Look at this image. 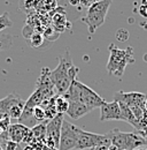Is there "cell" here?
<instances>
[{"mask_svg":"<svg viewBox=\"0 0 147 150\" xmlns=\"http://www.w3.org/2000/svg\"><path fill=\"white\" fill-rule=\"evenodd\" d=\"M78 67L74 65L69 52H66L59 58V64L53 71L50 72V79L54 86L56 94L64 95L73 81L77 79Z\"/></svg>","mask_w":147,"mask_h":150,"instance_id":"obj_1","label":"cell"},{"mask_svg":"<svg viewBox=\"0 0 147 150\" xmlns=\"http://www.w3.org/2000/svg\"><path fill=\"white\" fill-rule=\"evenodd\" d=\"M62 96H64L68 100L82 103L92 110H94L97 108L100 109L106 102L100 95L97 94L93 89H91L90 87H88L86 84H84L83 82H80L77 79L73 81L68 91Z\"/></svg>","mask_w":147,"mask_h":150,"instance_id":"obj_2","label":"cell"},{"mask_svg":"<svg viewBox=\"0 0 147 150\" xmlns=\"http://www.w3.org/2000/svg\"><path fill=\"white\" fill-rule=\"evenodd\" d=\"M109 59L107 64L108 74L121 77L124 74L125 67L130 64H134V53L133 47L128 46L127 49L122 50L118 49L115 44L109 45Z\"/></svg>","mask_w":147,"mask_h":150,"instance_id":"obj_3","label":"cell"},{"mask_svg":"<svg viewBox=\"0 0 147 150\" xmlns=\"http://www.w3.org/2000/svg\"><path fill=\"white\" fill-rule=\"evenodd\" d=\"M110 143L118 150H136L147 146V142L137 132H122L118 129H111L107 133Z\"/></svg>","mask_w":147,"mask_h":150,"instance_id":"obj_4","label":"cell"},{"mask_svg":"<svg viewBox=\"0 0 147 150\" xmlns=\"http://www.w3.org/2000/svg\"><path fill=\"white\" fill-rule=\"evenodd\" d=\"M111 2L113 0H99L88 8L86 15L82 18V21L86 24L90 34H94L95 30L105 23Z\"/></svg>","mask_w":147,"mask_h":150,"instance_id":"obj_5","label":"cell"},{"mask_svg":"<svg viewBox=\"0 0 147 150\" xmlns=\"http://www.w3.org/2000/svg\"><path fill=\"white\" fill-rule=\"evenodd\" d=\"M146 98L147 95L143 94V93H138V91L127 93V91L120 90V91L115 93V95H114V100L125 104L131 110V112L133 113V115H134V118H136L138 124H139V121L141 120V118L144 117V114L146 112V109H145Z\"/></svg>","mask_w":147,"mask_h":150,"instance_id":"obj_6","label":"cell"},{"mask_svg":"<svg viewBox=\"0 0 147 150\" xmlns=\"http://www.w3.org/2000/svg\"><path fill=\"white\" fill-rule=\"evenodd\" d=\"M110 140L107 136V134H97L91 132L84 131L83 128L79 132L76 150H85V149H93L95 147L100 146H110Z\"/></svg>","mask_w":147,"mask_h":150,"instance_id":"obj_7","label":"cell"},{"mask_svg":"<svg viewBox=\"0 0 147 150\" xmlns=\"http://www.w3.org/2000/svg\"><path fill=\"white\" fill-rule=\"evenodd\" d=\"M24 106L25 102L14 94L0 99V113L12 119H18L23 112Z\"/></svg>","mask_w":147,"mask_h":150,"instance_id":"obj_8","label":"cell"},{"mask_svg":"<svg viewBox=\"0 0 147 150\" xmlns=\"http://www.w3.org/2000/svg\"><path fill=\"white\" fill-rule=\"evenodd\" d=\"M80 129H82L80 127L73 125L71 122H69L67 120H63L62 127H61V136H60L59 150L75 149Z\"/></svg>","mask_w":147,"mask_h":150,"instance_id":"obj_9","label":"cell"},{"mask_svg":"<svg viewBox=\"0 0 147 150\" xmlns=\"http://www.w3.org/2000/svg\"><path fill=\"white\" fill-rule=\"evenodd\" d=\"M64 120V114H57L53 119L47 121L46 125V146L59 150L61 127Z\"/></svg>","mask_w":147,"mask_h":150,"instance_id":"obj_10","label":"cell"},{"mask_svg":"<svg viewBox=\"0 0 147 150\" xmlns=\"http://www.w3.org/2000/svg\"><path fill=\"white\" fill-rule=\"evenodd\" d=\"M50 72L51 69L47 68V67H44L41 68V73H40V76L38 77L36 82V89L39 90L43 96L45 97L46 100L53 98L54 96H56V90H55L54 86L50 79Z\"/></svg>","mask_w":147,"mask_h":150,"instance_id":"obj_11","label":"cell"},{"mask_svg":"<svg viewBox=\"0 0 147 150\" xmlns=\"http://www.w3.org/2000/svg\"><path fill=\"white\" fill-rule=\"evenodd\" d=\"M100 120L101 121H123L122 120V113L120 109V104L116 100L113 102H105V104L100 108Z\"/></svg>","mask_w":147,"mask_h":150,"instance_id":"obj_12","label":"cell"},{"mask_svg":"<svg viewBox=\"0 0 147 150\" xmlns=\"http://www.w3.org/2000/svg\"><path fill=\"white\" fill-rule=\"evenodd\" d=\"M29 133H30V128L21 124H14V125L8 126V136L10 141L16 144L22 143L27 139Z\"/></svg>","mask_w":147,"mask_h":150,"instance_id":"obj_13","label":"cell"},{"mask_svg":"<svg viewBox=\"0 0 147 150\" xmlns=\"http://www.w3.org/2000/svg\"><path fill=\"white\" fill-rule=\"evenodd\" d=\"M68 102H69V108H68L67 114L75 120L82 118L83 115H85V114H88L92 111V109L88 108L86 105H84L82 103L73 102V100H68Z\"/></svg>","mask_w":147,"mask_h":150,"instance_id":"obj_14","label":"cell"},{"mask_svg":"<svg viewBox=\"0 0 147 150\" xmlns=\"http://www.w3.org/2000/svg\"><path fill=\"white\" fill-rule=\"evenodd\" d=\"M18 124L21 125H24L27 126L28 128H34L35 126L38 125L37 120L34 117V109H30V108H25L23 109V112L21 114V117L18 118Z\"/></svg>","mask_w":147,"mask_h":150,"instance_id":"obj_15","label":"cell"},{"mask_svg":"<svg viewBox=\"0 0 147 150\" xmlns=\"http://www.w3.org/2000/svg\"><path fill=\"white\" fill-rule=\"evenodd\" d=\"M55 108H56L57 114H64V113H67L68 108H69L68 99L64 96H62V95H56V97H55Z\"/></svg>","mask_w":147,"mask_h":150,"instance_id":"obj_16","label":"cell"},{"mask_svg":"<svg viewBox=\"0 0 147 150\" xmlns=\"http://www.w3.org/2000/svg\"><path fill=\"white\" fill-rule=\"evenodd\" d=\"M13 39L14 37L9 34H5V35H0V52L4 50H7L8 47H10L13 45Z\"/></svg>","mask_w":147,"mask_h":150,"instance_id":"obj_17","label":"cell"},{"mask_svg":"<svg viewBox=\"0 0 147 150\" xmlns=\"http://www.w3.org/2000/svg\"><path fill=\"white\" fill-rule=\"evenodd\" d=\"M13 25V21L9 18V13L5 12L0 15V33L7 28H10Z\"/></svg>","mask_w":147,"mask_h":150,"instance_id":"obj_18","label":"cell"},{"mask_svg":"<svg viewBox=\"0 0 147 150\" xmlns=\"http://www.w3.org/2000/svg\"><path fill=\"white\" fill-rule=\"evenodd\" d=\"M34 117H35V119L37 120L38 124H41V122H44V121L47 120L45 111H44V109L41 106H36L34 109Z\"/></svg>","mask_w":147,"mask_h":150,"instance_id":"obj_19","label":"cell"},{"mask_svg":"<svg viewBox=\"0 0 147 150\" xmlns=\"http://www.w3.org/2000/svg\"><path fill=\"white\" fill-rule=\"evenodd\" d=\"M44 42V36L39 33H35L30 36V45L34 47H39Z\"/></svg>","mask_w":147,"mask_h":150,"instance_id":"obj_20","label":"cell"},{"mask_svg":"<svg viewBox=\"0 0 147 150\" xmlns=\"http://www.w3.org/2000/svg\"><path fill=\"white\" fill-rule=\"evenodd\" d=\"M53 22H54L55 27L60 25V27H62V30H63L64 29V24H66V15L64 14H60V13L55 14L53 16Z\"/></svg>","mask_w":147,"mask_h":150,"instance_id":"obj_21","label":"cell"},{"mask_svg":"<svg viewBox=\"0 0 147 150\" xmlns=\"http://www.w3.org/2000/svg\"><path fill=\"white\" fill-rule=\"evenodd\" d=\"M97 1H99V0H80V7L82 8H89V7H91L93 4H95Z\"/></svg>","mask_w":147,"mask_h":150,"instance_id":"obj_22","label":"cell"},{"mask_svg":"<svg viewBox=\"0 0 147 150\" xmlns=\"http://www.w3.org/2000/svg\"><path fill=\"white\" fill-rule=\"evenodd\" d=\"M139 14L143 16V18H145L147 19V5H140L139 6Z\"/></svg>","mask_w":147,"mask_h":150,"instance_id":"obj_23","label":"cell"},{"mask_svg":"<svg viewBox=\"0 0 147 150\" xmlns=\"http://www.w3.org/2000/svg\"><path fill=\"white\" fill-rule=\"evenodd\" d=\"M137 133H138L140 136H143V137H144V140H145V141L147 142V126H146V127H144L143 129L138 131Z\"/></svg>","mask_w":147,"mask_h":150,"instance_id":"obj_24","label":"cell"},{"mask_svg":"<svg viewBox=\"0 0 147 150\" xmlns=\"http://www.w3.org/2000/svg\"><path fill=\"white\" fill-rule=\"evenodd\" d=\"M16 147H18V144H16V143H14V142L9 141V142L7 143V149L6 150H15L16 149Z\"/></svg>","mask_w":147,"mask_h":150,"instance_id":"obj_25","label":"cell"},{"mask_svg":"<svg viewBox=\"0 0 147 150\" xmlns=\"http://www.w3.org/2000/svg\"><path fill=\"white\" fill-rule=\"evenodd\" d=\"M69 5H71L73 7H78L80 6V0H68Z\"/></svg>","mask_w":147,"mask_h":150,"instance_id":"obj_26","label":"cell"},{"mask_svg":"<svg viewBox=\"0 0 147 150\" xmlns=\"http://www.w3.org/2000/svg\"><path fill=\"white\" fill-rule=\"evenodd\" d=\"M108 147H109V146H100V147H95V148L90 149V150H108Z\"/></svg>","mask_w":147,"mask_h":150,"instance_id":"obj_27","label":"cell"},{"mask_svg":"<svg viewBox=\"0 0 147 150\" xmlns=\"http://www.w3.org/2000/svg\"><path fill=\"white\" fill-rule=\"evenodd\" d=\"M108 150H118L115 146H113V144H110L109 147H108Z\"/></svg>","mask_w":147,"mask_h":150,"instance_id":"obj_28","label":"cell"},{"mask_svg":"<svg viewBox=\"0 0 147 150\" xmlns=\"http://www.w3.org/2000/svg\"><path fill=\"white\" fill-rule=\"evenodd\" d=\"M141 4L143 5H147V0H141Z\"/></svg>","mask_w":147,"mask_h":150,"instance_id":"obj_29","label":"cell"},{"mask_svg":"<svg viewBox=\"0 0 147 150\" xmlns=\"http://www.w3.org/2000/svg\"><path fill=\"white\" fill-rule=\"evenodd\" d=\"M145 109H146V111H147V98H146V100H145Z\"/></svg>","mask_w":147,"mask_h":150,"instance_id":"obj_30","label":"cell"},{"mask_svg":"<svg viewBox=\"0 0 147 150\" xmlns=\"http://www.w3.org/2000/svg\"><path fill=\"white\" fill-rule=\"evenodd\" d=\"M136 150H145V148H138V149H136Z\"/></svg>","mask_w":147,"mask_h":150,"instance_id":"obj_31","label":"cell"},{"mask_svg":"<svg viewBox=\"0 0 147 150\" xmlns=\"http://www.w3.org/2000/svg\"><path fill=\"white\" fill-rule=\"evenodd\" d=\"M145 150H147V147H146V148H145Z\"/></svg>","mask_w":147,"mask_h":150,"instance_id":"obj_32","label":"cell"}]
</instances>
